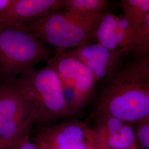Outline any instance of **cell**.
<instances>
[{
    "mask_svg": "<svg viewBox=\"0 0 149 149\" xmlns=\"http://www.w3.org/2000/svg\"><path fill=\"white\" fill-rule=\"evenodd\" d=\"M124 58L104 80L95 115L117 118L136 124L149 117V63L140 54Z\"/></svg>",
    "mask_w": 149,
    "mask_h": 149,
    "instance_id": "6da1fadb",
    "label": "cell"
},
{
    "mask_svg": "<svg viewBox=\"0 0 149 149\" xmlns=\"http://www.w3.org/2000/svg\"><path fill=\"white\" fill-rule=\"evenodd\" d=\"M15 83L31 103L38 123L48 125L74 116L58 75L51 66L47 64L41 69L27 70Z\"/></svg>",
    "mask_w": 149,
    "mask_h": 149,
    "instance_id": "7a4b0ae2",
    "label": "cell"
},
{
    "mask_svg": "<svg viewBox=\"0 0 149 149\" xmlns=\"http://www.w3.org/2000/svg\"><path fill=\"white\" fill-rule=\"evenodd\" d=\"M55 54L20 26L0 27V86L11 83Z\"/></svg>",
    "mask_w": 149,
    "mask_h": 149,
    "instance_id": "3957f363",
    "label": "cell"
},
{
    "mask_svg": "<svg viewBox=\"0 0 149 149\" xmlns=\"http://www.w3.org/2000/svg\"><path fill=\"white\" fill-rule=\"evenodd\" d=\"M103 13L82 16L58 10L37 21L20 27L41 42L61 52L94 42L93 34Z\"/></svg>",
    "mask_w": 149,
    "mask_h": 149,
    "instance_id": "277c9868",
    "label": "cell"
},
{
    "mask_svg": "<svg viewBox=\"0 0 149 149\" xmlns=\"http://www.w3.org/2000/svg\"><path fill=\"white\" fill-rule=\"evenodd\" d=\"M46 64L56 72L70 108L77 114L94 94L96 83L93 74L69 50L56 52Z\"/></svg>",
    "mask_w": 149,
    "mask_h": 149,
    "instance_id": "5b68a950",
    "label": "cell"
},
{
    "mask_svg": "<svg viewBox=\"0 0 149 149\" xmlns=\"http://www.w3.org/2000/svg\"><path fill=\"white\" fill-rule=\"evenodd\" d=\"M36 114L15 81L0 86V142L6 148L28 135Z\"/></svg>",
    "mask_w": 149,
    "mask_h": 149,
    "instance_id": "8992f818",
    "label": "cell"
},
{
    "mask_svg": "<svg viewBox=\"0 0 149 149\" xmlns=\"http://www.w3.org/2000/svg\"><path fill=\"white\" fill-rule=\"evenodd\" d=\"M93 39L110 50H120L127 54L138 52L144 42L140 26H134L123 15L108 12L102 15Z\"/></svg>",
    "mask_w": 149,
    "mask_h": 149,
    "instance_id": "52a82bcc",
    "label": "cell"
},
{
    "mask_svg": "<svg viewBox=\"0 0 149 149\" xmlns=\"http://www.w3.org/2000/svg\"><path fill=\"white\" fill-rule=\"evenodd\" d=\"M95 125L86 128V139L116 149H137L131 124L110 116L95 115Z\"/></svg>",
    "mask_w": 149,
    "mask_h": 149,
    "instance_id": "ba28073f",
    "label": "cell"
},
{
    "mask_svg": "<svg viewBox=\"0 0 149 149\" xmlns=\"http://www.w3.org/2000/svg\"><path fill=\"white\" fill-rule=\"evenodd\" d=\"M70 52L90 70L96 84L112 74L128 55L120 50H112L94 42L70 49Z\"/></svg>",
    "mask_w": 149,
    "mask_h": 149,
    "instance_id": "9c48e42d",
    "label": "cell"
},
{
    "mask_svg": "<svg viewBox=\"0 0 149 149\" xmlns=\"http://www.w3.org/2000/svg\"><path fill=\"white\" fill-rule=\"evenodd\" d=\"M61 0H13L0 17V27L22 26L60 10Z\"/></svg>",
    "mask_w": 149,
    "mask_h": 149,
    "instance_id": "30bf717a",
    "label": "cell"
},
{
    "mask_svg": "<svg viewBox=\"0 0 149 149\" xmlns=\"http://www.w3.org/2000/svg\"><path fill=\"white\" fill-rule=\"evenodd\" d=\"M87 127L76 119L46 125L38 134L36 142L49 148L85 143Z\"/></svg>",
    "mask_w": 149,
    "mask_h": 149,
    "instance_id": "8fae6325",
    "label": "cell"
},
{
    "mask_svg": "<svg viewBox=\"0 0 149 149\" xmlns=\"http://www.w3.org/2000/svg\"><path fill=\"white\" fill-rule=\"evenodd\" d=\"M105 0H61L60 10L82 16H91L106 12Z\"/></svg>",
    "mask_w": 149,
    "mask_h": 149,
    "instance_id": "7c38bea8",
    "label": "cell"
},
{
    "mask_svg": "<svg viewBox=\"0 0 149 149\" xmlns=\"http://www.w3.org/2000/svg\"><path fill=\"white\" fill-rule=\"evenodd\" d=\"M123 16L134 26L144 24L149 13V0H123Z\"/></svg>",
    "mask_w": 149,
    "mask_h": 149,
    "instance_id": "4fadbf2b",
    "label": "cell"
},
{
    "mask_svg": "<svg viewBox=\"0 0 149 149\" xmlns=\"http://www.w3.org/2000/svg\"><path fill=\"white\" fill-rule=\"evenodd\" d=\"M136 141L145 149H149V117L135 124Z\"/></svg>",
    "mask_w": 149,
    "mask_h": 149,
    "instance_id": "5bb4252c",
    "label": "cell"
},
{
    "mask_svg": "<svg viewBox=\"0 0 149 149\" xmlns=\"http://www.w3.org/2000/svg\"><path fill=\"white\" fill-rule=\"evenodd\" d=\"M5 149H42L37 143L31 141L27 135L18 140Z\"/></svg>",
    "mask_w": 149,
    "mask_h": 149,
    "instance_id": "9a60e30c",
    "label": "cell"
},
{
    "mask_svg": "<svg viewBox=\"0 0 149 149\" xmlns=\"http://www.w3.org/2000/svg\"><path fill=\"white\" fill-rule=\"evenodd\" d=\"M140 27H141V32L143 36V39H144L143 45H144L147 41L149 40V13L145 19L144 24Z\"/></svg>",
    "mask_w": 149,
    "mask_h": 149,
    "instance_id": "2e32d148",
    "label": "cell"
},
{
    "mask_svg": "<svg viewBox=\"0 0 149 149\" xmlns=\"http://www.w3.org/2000/svg\"><path fill=\"white\" fill-rule=\"evenodd\" d=\"M86 143L87 149H116L109 148L103 144L90 139H86Z\"/></svg>",
    "mask_w": 149,
    "mask_h": 149,
    "instance_id": "e0dca14e",
    "label": "cell"
},
{
    "mask_svg": "<svg viewBox=\"0 0 149 149\" xmlns=\"http://www.w3.org/2000/svg\"><path fill=\"white\" fill-rule=\"evenodd\" d=\"M40 145V144H39ZM50 149H87L86 142L79 144H73L63 146H58L53 148H49Z\"/></svg>",
    "mask_w": 149,
    "mask_h": 149,
    "instance_id": "ac0fdd59",
    "label": "cell"
},
{
    "mask_svg": "<svg viewBox=\"0 0 149 149\" xmlns=\"http://www.w3.org/2000/svg\"><path fill=\"white\" fill-rule=\"evenodd\" d=\"M136 54H141L147 60L149 63V40L144 44L143 47L139 50Z\"/></svg>",
    "mask_w": 149,
    "mask_h": 149,
    "instance_id": "d6986e66",
    "label": "cell"
},
{
    "mask_svg": "<svg viewBox=\"0 0 149 149\" xmlns=\"http://www.w3.org/2000/svg\"><path fill=\"white\" fill-rule=\"evenodd\" d=\"M13 0H0V17L10 6Z\"/></svg>",
    "mask_w": 149,
    "mask_h": 149,
    "instance_id": "ffe728a7",
    "label": "cell"
},
{
    "mask_svg": "<svg viewBox=\"0 0 149 149\" xmlns=\"http://www.w3.org/2000/svg\"><path fill=\"white\" fill-rule=\"evenodd\" d=\"M38 145L40 146V148L42 149H50L49 148H48V147H47L44 145H39V144H38Z\"/></svg>",
    "mask_w": 149,
    "mask_h": 149,
    "instance_id": "44dd1931",
    "label": "cell"
},
{
    "mask_svg": "<svg viewBox=\"0 0 149 149\" xmlns=\"http://www.w3.org/2000/svg\"><path fill=\"white\" fill-rule=\"evenodd\" d=\"M5 146H3V145L2 144L1 142H0V149H5Z\"/></svg>",
    "mask_w": 149,
    "mask_h": 149,
    "instance_id": "7402d4cb",
    "label": "cell"
}]
</instances>
